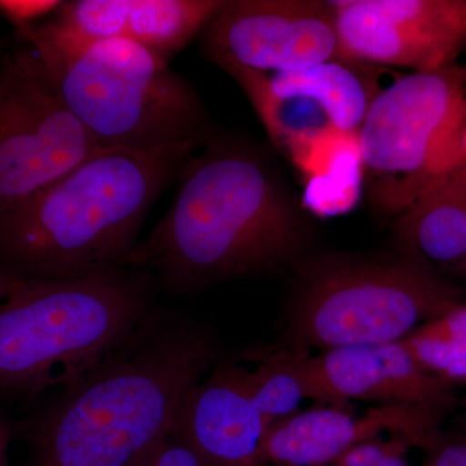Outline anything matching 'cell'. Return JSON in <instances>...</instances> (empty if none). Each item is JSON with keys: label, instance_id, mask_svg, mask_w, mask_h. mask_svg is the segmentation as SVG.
<instances>
[{"label": "cell", "instance_id": "obj_18", "mask_svg": "<svg viewBox=\"0 0 466 466\" xmlns=\"http://www.w3.org/2000/svg\"><path fill=\"white\" fill-rule=\"evenodd\" d=\"M401 342L429 372L444 380L466 379V308L451 309Z\"/></svg>", "mask_w": 466, "mask_h": 466}, {"label": "cell", "instance_id": "obj_22", "mask_svg": "<svg viewBox=\"0 0 466 466\" xmlns=\"http://www.w3.org/2000/svg\"><path fill=\"white\" fill-rule=\"evenodd\" d=\"M9 443V429L3 420H0V462L5 464V455Z\"/></svg>", "mask_w": 466, "mask_h": 466}, {"label": "cell", "instance_id": "obj_14", "mask_svg": "<svg viewBox=\"0 0 466 466\" xmlns=\"http://www.w3.org/2000/svg\"><path fill=\"white\" fill-rule=\"evenodd\" d=\"M318 401L343 408L350 400L440 410L451 401L441 377L417 363L403 342L352 346L309 358Z\"/></svg>", "mask_w": 466, "mask_h": 466}, {"label": "cell", "instance_id": "obj_15", "mask_svg": "<svg viewBox=\"0 0 466 466\" xmlns=\"http://www.w3.org/2000/svg\"><path fill=\"white\" fill-rule=\"evenodd\" d=\"M271 425L251 398L247 370L220 366L193 386L174 431L217 466H266Z\"/></svg>", "mask_w": 466, "mask_h": 466}, {"label": "cell", "instance_id": "obj_23", "mask_svg": "<svg viewBox=\"0 0 466 466\" xmlns=\"http://www.w3.org/2000/svg\"><path fill=\"white\" fill-rule=\"evenodd\" d=\"M15 280H16V278L0 269V302L5 299Z\"/></svg>", "mask_w": 466, "mask_h": 466}, {"label": "cell", "instance_id": "obj_24", "mask_svg": "<svg viewBox=\"0 0 466 466\" xmlns=\"http://www.w3.org/2000/svg\"><path fill=\"white\" fill-rule=\"evenodd\" d=\"M383 466H410V462L407 461L406 453L404 455L397 456V458L391 459L388 464Z\"/></svg>", "mask_w": 466, "mask_h": 466}, {"label": "cell", "instance_id": "obj_13", "mask_svg": "<svg viewBox=\"0 0 466 466\" xmlns=\"http://www.w3.org/2000/svg\"><path fill=\"white\" fill-rule=\"evenodd\" d=\"M222 0H73L43 21L73 42L125 39L170 64L213 16Z\"/></svg>", "mask_w": 466, "mask_h": 466}, {"label": "cell", "instance_id": "obj_12", "mask_svg": "<svg viewBox=\"0 0 466 466\" xmlns=\"http://www.w3.org/2000/svg\"><path fill=\"white\" fill-rule=\"evenodd\" d=\"M440 410L410 404H377L363 416L339 407H320L279 420L269 428L265 455L276 466L332 465L342 453L391 433L412 446L433 449L438 443Z\"/></svg>", "mask_w": 466, "mask_h": 466}, {"label": "cell", "instance_id": "obj_9", "mask_svg": "<svg viewBox=\"0 0 466 466\" xmlns=\"http://www.w3.org/2000/svg\"><path fill=\"white\" fill-rule=\"evenodd\" d=\"M240 86L279 150L309 167L321 139L359 137L377 92L363 76V66L336 60L289 72H254L218 61Z\"/></svg>", "mask_w": 466, "mask_h": 466}, {"label": "cell", "instance_id": "obj_1", "mask_svg": "<svg viewBox=\"0 0 466 466\" xmlns=\"http://www.w3.org/2000/svg\"><path fill=\"white\" fill-rule=\"evenodd\" d=\"M177 184L130 262L162 290L188 294L294 271L311 254L314 231L302 202L253 140L213 128Z\"/></svg>", "mask_w": 466, "mask_h": 466}, {"label": "cell", "instance_id": "obj_3", "mask_svg": "<svg viewBox=\"0 0 466 466\" xmlns=\"http://www.w3.org/2000/svg\"><path fill=\"white\" fill-rule=\"evenodd\" d=\"M200 146L104 149L0 216V269L69 279L130 266L150 208Z\"/></svg>", "mask_w": 466, "mask_h": 466}, {"label": "cell", "instance_id": "obj_25", "mask_svg": "<svg viewBox=\"0 0 466 466\" xmlns=\"http://www.w3.org/2000/svg\"><path fill=\"white\" fill-rule=\"evenodd\" d=\"M0 466H5V464H2V462H0Z\"/></svg>", "mask_w": 466, "mask_h": 466}, {"label": "cell", "instance_id": "obj_8", "mask_svg": "<svg viewBox=\"0 0 466 466\" xmlns=\"http://www.w3.org/2000/svg\"><path fill=\"white\" fill-rule=\"evenodd\" d=\"M458 100L441 70L401 76L377 92L359 130L368 198L386 216H400L422 187L431 146Z\"/></svg>", "mask_w": 466, "mask_h": 466}, {"label": "cell", "instance_id": "obj_7", "mask_svg": "<svg viewBox=\"0 0 466 466\" xmlns=\"http://www.w3.org/2000/svg\"><path fill=\"white\" fill-rule=\"evenodd\" d=\"M100 150L32 48L0 55V216Z\"/></svg>", "mask_w": 466, "mask_h": 466}, {"label": "cell", "instance_id": "obj_20", "mask_svg": "<svg viewBox=\"0 0 466 466\" xmlns=\"http://www.w3.org/2000/svg\"><path fill=\"white\" fill-rule=\"evenodd\" d=\"M63 3L60 0H0V16L18 32L36 25L42 18L51 17Z\"/></svg>", "mask_w": 466, "mask_h": 466}, {"label": "cell", "instance_id": "obj_16", "mask_svg": "<svg viewBox=\"0 0 466 466\" xmlns=\"http://www.w3.org/2000/svg\"><path fill=\"white\" fill-rule=\"evenodd\" d=\"M394 232L401 253L417 260L449 265L466 258V177L422 188L398 217Z\"/></svg>", "mask_w": 466, "mask_h": 466}, {"label": "cell", "instance_id": "obj_2", "mask_svg": "<svg viewBox=\"0 0 466 466\" xmlns=\"http://www.w3.org/2000/svg\"><path fill=\"white\" fill-rule=\"evenodd\" d=\"M216 355L207 328L152 309L34 421L33 466H139Z\"/></svg>", "mask_w": 466, "mask_h": 466}, {"label": "cell", "instance_id": "obj_26", "mask_svg": "<svg viewBox=\"0 0 466 466\" xmlns=\"http://www.w3.org/2000/svg\"><path fill=\"white\" fill-rule=\"evenodd\" d=\"M0 55H2V51H0Z\"/></svg>", "mask_w": 466, "mask_h": 466}, {"label": "cell", "instance_id": "obj_6", "mask_svg": "<svg viewBox=\"0 0 466 466\" xmlns=\"http://www.w3.org/2000/svg\"><path fill=\"white\" fill-rule=\"evenodd\" d=\"M285 348L309 352L400 342L458 308L455 293L406 254H309L293 271Z\"/></svg>", "mask_w": 466, "mask_h": 466}, {"label": "cell", "instance_id": "obj_17", "mask_svg": "<svg viewBox=\"0 0 466 466\" xmlns=\"http://www.w3.org/2000/svg\"><path fill=\"white\" fill-rule=\"evenodd\" d=\"M309 358V352L284 348L266 352L254 370H247L251 398L271 424L297 413L303 400H318Z\"/></svg>", "mask_w": 466, "mask_h": 466}, {"label": "cell", "instance_id": "obj_10", "mask_svg": "<svg viewBox=\"0 0 466 466\" xmlns=\"http://www.w3.org/2000/svg\"><path fill=\"white\" fill-rule=\"evenodd\" d=\"M200 47L213 64L266 75L345 61L330 0H222Z\"/></svg>", "mask_w": 466, "mask_h": 466}, {"label": "cell", "instance_id": "obj_21", "mask_svg": "<svg viewBox=\"0 0 466 466\" xmlns=\"http://www.w3.org/2000/svg\"><path fill=\"white\" fill-rule=\"evenodd\" d=\"M433 453L425 466H466V438L446 441L433 447Z\"/></svg>", "mask_w": 466, "mask_h": 466}, {"label": "cell", "instance_id": "obj_5", "mask_svg": "<svg viewBox=\"0 0 466 466\" xmlns=\"http://www.w3.org/2000/svg\"><path fill=\"white\" fill-rule=\"evenodd\" d=\"M16 33L100 148L201 147L214 128L195 88L137 43L67 41L41 24Z\"/></svg>", "mask_w": 466, "mask_h": 466}, {"label": "cell", "instance_id": "obj_19", "mask_svg": "<svg viewBox=\"0 0 466 466\" xmlns=\"http://www.w3.org/2000/svg\"><path fill=\"white\" fill-rule=\"evenodd\" d=\"M139 466H217L200 451L177 433L171 431Z\"/></svg>", "mask_w": 466, "mask_h": 466}, {"label": "cell", "instance_id": "obj_11", "mask_svg": "<svg viewBox=\"0 0 466 466\" xmlns=\"http://www.w3.org/2000/svg\"><path fill=\"white\" fill-rule=\"evenodd\" d=\"M343 60L440 70L466 41V3L330 0Z\"/></svg>", "mask_w": 466, "mask_h": 466}, {"label": "cell", "instance_id": "obj_4", "mask_svg": "<svg viewBox=\"0 0 466 466\" xmlns=\"http://www.w3.org/2000/svg\"><path fill=\"white\" fill-rule=\"evenodd\" d=\"M156 289L134 266L16 279L0 302V392L38 394L85 375L148 317Z\"/></svg>", "mask_w": 466, "mask_h": 466}]
</instances>
